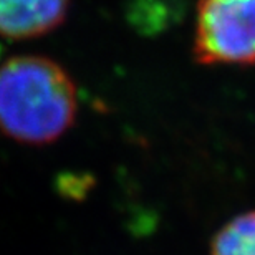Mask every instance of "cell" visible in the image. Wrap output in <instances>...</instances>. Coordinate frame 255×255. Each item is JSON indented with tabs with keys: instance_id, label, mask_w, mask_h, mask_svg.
<instances>
[{
	"instance_id": "cell-1",
	"label": "cell",
	"mask_w": 255,
	"mask_h": 255,
	"mask_svg": "<svg viewBox=\"0 0 255 255\" xmlns=\"http://www.w3.org/2000/svg\"><path fill=\"white\" fill-rule=\"evenodd\" d=\"M76 88L58 63L13 57L0 65V129L23 144L57 141L73 125Z\"/></svg>"
},
{
	"instance_id": "cell-2",
	"label": "cell",
	"mask_w": 255,
	"mask_h": 255,
	"mask_svg": "<svg viewBox=\"0 0 255 255\" xmlns=\"http://www.w3.org/2000/svg\"><path fill=\"white\" fill-rule=\"evenodd\" d=\"M194 57L202 65L255 63V0H199Z\"/></svg>"
},
{
	"instance_id": "cell-3",
	"label": "cell",
	"mask_w": 255,
	"mask_h": 255,
	"mask_svg": "<svg viewBox=\"0 0 255 255\" xmlns=\"http://www.w3.org/2000/svg\"><path fill=\"white\" fill-rule=\"evenodd\" d=\"M68 12V0H0V37L27 40L57 28Z\"/></svg>"
},
{
	"instance_id": "cell-4",
	"label": "cell",
	"mask_w": 255,
	"mask_h": 255,
	"mask_svg": "<svg viewBox=\"0 0 255 255\" xmlns=\"http://www.w3.org/2000/svg\"><path fill=\"white\" fill-rule=\"evenodd\" d=\"M211 255H255V211L229 221L214 237Z\"/></svg>"
}]
</instances>
